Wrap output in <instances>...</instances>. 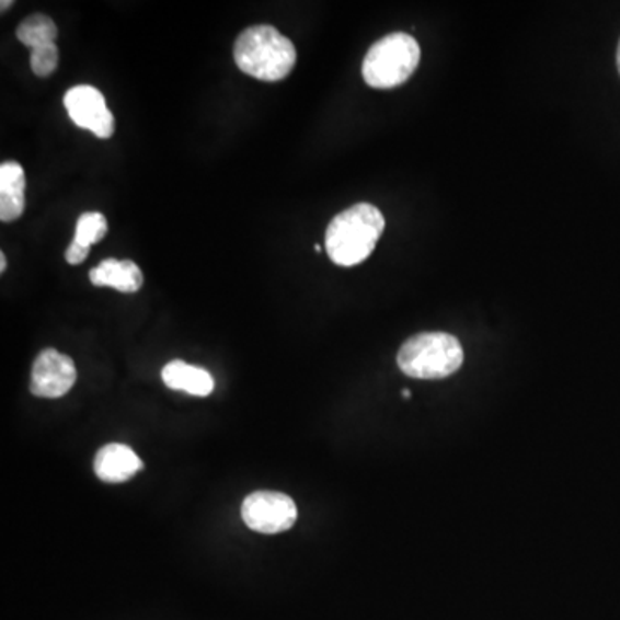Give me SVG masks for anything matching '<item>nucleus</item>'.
I'll return each mask as SVG.
<instances>
[{"label": "nucleus", "mask_w": 620, "mask_h": 620, "mask_svg": "<svg viewBox=\"0 0 620 620\" xmlns=\"http://www.w3.org/2000/svg\"><path fill=\"white\" fill-rule=\"evenodd\" d=\"M383 231L384 218L381 210L360 202L340 213L330 222L324 245L336 266H357L375 252Z\"/></svg>", "instance_id": "1"}, {"label": "nucleus", "mask_w": 620, "mask_h": 620, "mask_svg": "<svg viewBox=\"0 0 620 620\" xmlns=\"http://www.w3.org/2000/svg\"><path fill=\"white\" fill-rule=\"evenodd\" d=\"M234 62L243 73L261 81L285 80L294 71V42L269 25L250 26L234 42Z\"/></svg>", "instance_id": "2"}, {"label": "nucleus", "mask_w": 620, "mask_h": 620, "mask_svg": "<svg viewBox=\"0 0 620 620\" xmlns=\"http://www.w3.org/2000/svg\"><path fill=\"white\" fill-rule=\"evenodd\" d=\"M421 47L409 33H390L376 42L364 57L363 77L372 89L403 85L420 66Z\"/></svg>", "instance_id": "3"}, {"label": "nucleus", "mask_w": 620, "mask_h": 620, "mask_svg": "<svg viewBox=\"0 0 620 620\" xmlns=\"http://www.w3.org/2000/svg\"><path fill=\"white\" fill-rule=\"evenodd\" d=\"M397 363L411 378L444 379L462 366V345L448 333H421L403 343Z\"/></svg>", "instance_id": "4"}, {"label": "nucleus", "mask_w": 620, "mask_h": 620, "mask_svg": "<svg viewBox=\"0 0 620 620\" xmlns=\"http://www.w3.org/2000/svg\"><path fill=\"white\" fill-rule=\"evenodd\" d=\"M298 510L294 500L279 492L250 493L242 505V519L252 531L278 535L297 523Z\"/></svg>", "instance_id": "5"}, {"label": "nucleus", "mask_w": 620, "mask_h": 620, "mask_svg": "<svg viewBox=\"0 0 620 620\" xmlns=\"http://www.w3.org/2000/svg\"><path fill=\"white\" fill-rule=\"evenodd\" d=\"M77 378L73 359L54 348H47L33 363L30 390L41 399H61L74 387Z\"/></svg>", "instance_id": "6"}, {"label": "nucleus", "mask_w": 620, "mask_h": 620, "mask_svg": "<svg viewBox=\"0 0 620 620\" xmlns=\"http://www.w3.org/2000/svg\"><path fill=\"white\" fill-rule=\"evenodd\" d=\"M65 107L74 125L89 129L102 140L113 137L114 116L101 90L90 85L73 87L66 92Z\"/></svg>", "instance_id": "7"}, {"label": "nucleus", "mask_w": 620, "mask_h": 620, "mask_svg": "<svg viewBox=\"0 0 620 620\" xmlns=\"http://www.w3.org/2000/svg\"><path fill=\"white\" fill-rule=\"evenodd\" d=\"M141 468L143 463L138 459L137 453L126 445L119 444L102 447L93 462V471L97 474L99 480L111 484L131 480Z\"/></svg>", "instance_id": "8"}, {"label": "nucleus", "mask_w": 620, "mask_h": 620, "mask_svg": "<svg viewBox=\"0 0 620 620\" xmlns=\"http://www.w3.org/2000/svg\"><path fill=\"white\" fill-rule=\"evenodd\" d=\"M25 170L14 161L0 165V219L13 222L25 213Z\"/></svg>", "instance_id": "9"}, {"label": "nucleus", "mask_w": 620, "mask_h": 620, "mask_svg": "<svg viewBox=\"0 0 620 620\" xmlns=\"http://www.w3.org/2000/svg\"><path fill=\"white\" fill-rule=\"evenodd\" d=\"M90 283L110 286L122 294H137L143 285V274L134 261L105 259L89 273Z\"/></svg>", "instance_id": "10"}, {"label": "nucleus", "mask_w": 620, "mask_h": 620, "mask_svg": "<svg viewBox=\"0 0 620 620\" xmlns=\"http://www.w3.org/2000/svg\"><path fill=\"white\" fill-rule=\"evenodd\" d=\"M162 381L171 390L183 391L194 397H209L216 388L209 371L183 360H171L165 364L162 369Z\"/></svg>", "instance_id": "11"}, {"label": "nucleus", "mask_w": 620, "mask_h": 620, "mask_svg": "<svg viewBox=\"0 0 620 620\" xmlns=\"http://www.w3.org/2000/svg\"><path fill=\"white\" fill-rule=\"evenodd\" d=\"M16 37L21 44L30 47V50L41 45L56 44L57 26L49 16L45 14H32L18 26Z\"/></svg>", "instance_id": "12"}, {"label": "nucleus", "mask_w": 620, "mask_h": 620, "mask_svg": "<svg viewBox=\"0 0 620 620\" xmlns=\"http://www.w3.org/2000/svg\"><path fill=\"white\" fill-rule=\"evenodd\" d=\"M105 234H107V219H105L104 214H81L77 222L74 242L81 243V245L92 246L93 243L101 242Z\"/></svg>", "instance_id": "13"}, {"label": "nucleus", "mask_w": 620, "mask_h": 620, "mask_svg": "<svg viewBox=\"0 0 620 620\" xmlns=\"http://www.w3.org/2000/svg\"><path fill=\"white\" fill-rule=\"evenodd\" d=\"M59 65V50L56 44L41 45L30 50V66L37 77H50Z\"/></svg>", "instance_id": "14"}, {"label": "nucleus", "mask_w": 620, "mask_h": 620, "mask_svg": "<svg viewBox=\"0 0 620 620\" xmlns=\"http://www.w3.org/2000/svg\"><path fill=\"white\" fill-rule=\"evenodd\" d=\"M89 254L90 246L81 245V243L74 242L73 240L71 245L68 246V250H66V261H68L69 264H73V266H78V264H81V262L89 257Z\"/></svg>", "instance_id": "15"}, {"label": "nucleus", "mask_w": 620, "mask_h": 620, "mask_svg": "<svg viewBox=\"0 0 620 620\" xmlns=\"http://www.w3.org/2000/svg\"><path fill=\"white\" fill-rule=\"evenodd\" d=\"M5 267H8V261H5L4 252H0V273H4Z\"/></svg>", "instance_id": "16"}, {"label": "nucleus", "mask_w": 620, "mask_h": 620, "mask_svg": "<svg viewBox=\"0 0 620 620\" xmlns=\"http://www.w3.org/2000/svg\"><path fill=\"white\" fill-rule=\"evenodd\" d=\"M0 5H2V11H5V9H9L11 8V5H13V2H11V0H9V2H5L4 0V2H2V4Z\"/></svg>", "instance_id": "17"}, {"label": "nucleus", "mask_w": 620, "mask_h": 620, "mask_svg": "<svg viewBox=\"0 0 620 620\" xmlns=\"http://www.w3.org/2000/svg\"><path fill=\"white\" fill-rule=\"evenodd\" d=\"M617 66H619V73H620V42H619V49H617Z\"/></svg>", "instance_id": "18"}, {"label": "nucleus", "mask_w": 620, "mask_h": 620, "mask_svg": "<svg viewBox=\"0 0 620 620\" xmlns=\"http://www.w3.org/2000/svg\"><path fill=\"white\" fill-rule=\"evenodd\" d=\"M403 397H405V399H411V391L403 390Z\"/></svg>", "instance_id": "19"}]
</instances>
